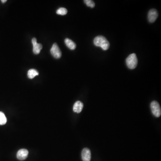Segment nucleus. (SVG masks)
Returning a JSON list of instances; mask_svg holds the SVG:
<instances>
[{"mask_svg": "<svg viewBox=\"0 0 161 161\" xmlns=\"http://www.w3.org/2000/svg\"><path fill=\"white\" fill-rule=\"evenodd\" d=\"M65 42L67 47L71 50H74L76 48V44L70 38H66L65 40Z\"/></svg>", "mask_w": 161, "mask_h": 161, "instance_id": "obj_9", "label": "nucleus"}, {"mask_svg": "<svg viewBox=\"0 0 161 161\" xmlns=\"http://www.w3.org/2000/svg\"><path fill=\"white\" fill-rule=\"evenodd\" d=\"M33 51L34 54H38L40 53V51L43 48V46L40 44L37 43L33 44Z\"/></svg>", "mask_w": 161, "mask_h": 161, "instance_id": "obj_10", "label": "nucleus"}, {"mask_svg": "<svg viewBox=\"0 0 161 161\" xmlns=\"http://www.w3.org/2000/svg\"><path fill=\"white\" fill-rule=\"evenodd\" d=\"M94 44L97 47H101L104 50H107L110 47V44L108 40L103 36H98L94 38Z\"/></svg>", "mask_w": 161, "mask_h": 161, "instance_id": "obj_1", "label": "nucleus"}, {"mask_svg": "<svg viewBox=\"0 0 161 161\" xmlns=\"http://www.w3.org/2000/svg\"><path fill=\"white\" fill-rule=\"evenodd\" d=\"M38 75V72L35 69H30L28 71V76L29 78H34L36 76Z\"/></svg>", "mask_w": 161, "mask_h": 161, "instance_id": "obj_11", "label": "nucleus"}, {"mask_svg": "<svg viewBox=\"0 0 161 161\" xmlns=\"http://www.w3.org/2000/svg\"><path fill=\"white\" fill-rule=\"evenodd\" d=\"M50 51L51 55L55 58L59 59L62 57V51L57 44L55 43L53 44L51 49Z\"/></svg>", "mask_w": 161, "mask_h": 161, "instance_id": "obj_4", "label": "nucleus"}, {"mask_svg": "<svg viewBox=\"0 0 161 161\" xmlns=\"http://www.w3.org/2000/svg\"><path fill=\"white\" fill-rule=\"evenodd\" d=\"M67 9L65 8H60L57 10V14L60 15H65L67 14Z\"/></svg>", "mask_w": 161, "mask_h": 161, "instance_id": "obj_13", "label": "nucleus"}, {"mask_svg": "<svg viewBox=\"0 0 161 161\" xmlns=\"http://www.w3.org/2000/svg\"><path fill=\"white\" fill-rule=\"evenodd\" d=\"M157 17H158V13L156 9H153L149 10L148 15V18L149 22L153 23L154 22L157 18Z\"/></svg>", "mask_w": 161, "mask_h": 161, "instance_id": "obj_6", "label": "nucleus"}, {"mask_svg": "<svg viewBox=\"0 0 161 161\" xmlns=\"http://www.w3.org/2000/svg\"><path fill=\"white\" fill-rule=\"evenodd\" d=\"M7 119L4 113L0 112V125H4L7 123Z\"/></svg>", "mask_w": 161, "mask_h": 161, "instance_id": "obj_12", "label": "nucleus"}, {"mask_svg": "<svg viewBox=\"0 0 161 161\" xmlns=\"http://www.w3.org/2000/svg\"><path fill=\"white\" fill-rule=\"evenodd\" d=\"M126 63L128 67L130 70H133L136 67L138 63V59L135 53L130 54L127 58Z\"/></svg>", "mask_w": 161, "mask_h": 161, "instance_id": "obj_2", "label": "nucleus"}, {"mask_svg": "<svg viewBox=\"0 0 161 161\" xmlns=\"http://www.w3.org/2000/svg\"><path fill=\"white\" fill-rule=\"evenodd\" d=\"M150 108L153 114L155 117H160L161 115V109L158 102L154 101L150 104Z\"/></svg>", "mask_w": 161, "mask_h": 161, "instance_id": "obj_3", "label": "nucleus"}, {"mask_svg": "<svg viewBox=\"0 0 161 161\" xmlns=\"http://www.w3.org/2000/svg\"><path fill=\"white\" fill-rule=\"evenodd\" d=\"M84 2L86 4L87 7H90L92 8H93L95 7V3L91 0H85L84 1Z\"/></svg>", "mask_w": 161, "mask_h": 161, "instance_id": "obj_14", "label": "nucleus"}, {"mask_svg": "<svg viewBox=\"0 0 161 161\" xmlns=\"http://www.w3.org/2000/svg\"><path fill=\"white\" fill-rule=\"evenodd\" d=\"M1 1L2 3H5V2H7V0H1Z\"/></svg>", "mask_w": 161, "mask_h": 161, "instance_id": "obj_15", "label": "nucleus"}, {"mask_svg": "<svg viewBox=\"0 0 161 161\" xmlns=\"http://www.w3.org/2000/svg\"><path fill=\"white\" fill-rule=\"evenodd\" d=\"M82 158L83 161H90L91 160V152L88 148L83 149L82 152Z\"/></svg>", "mask_w": 161, "mask_h": 161, "instance_id": "obj_7", "label": "nucleus"}, {"mask_svg": "<svg viewBox=\"0 0 161 161\" xmlns=\"http://www.w3.org/2000/svg\"><path fill=\"white\" fill-rule=\"evenodd\" d=\"M83 108V103L79 101H78L77 102H75L74 105H73V111L75 112L79 113L82 112Z\"/></svg>", "mask_w": 161, "mask_h": 161, "instance_id": "obj_8", "label": "nucleus"}, {"mask_svg": "<svg viewBox=\"0 0 161 161\" xmlns=\"http://www.w3.org/2000/svg\"><path fill=\"white\" fill-rule=\"evenodd\" d=\"M28 151L27 149H22L18 150L17 154V157L18 160L23 161L25 160L28 155Z\"/></svg>", "mask_w": 161, "mask_h": 161, "instance_id": "obj_5", "label": "nucleus"}]
</instances>
